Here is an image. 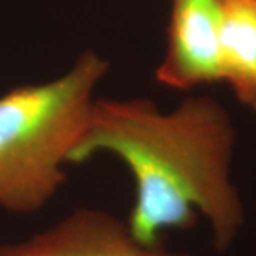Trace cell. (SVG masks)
I'll return each mask as SVG.
<instances>
[{"mask_svg":"<svg viewBox=\"0 0 256 256\" xmlns=\"http://www.w3.org/2000/svg\"><path fill=\"white\" fill-rule=\"evenodd\" d=\"M235 140L228 111L208 96L170 111L142 97L96 98L68 162L110 154L127 166L136 194L126 224L142 245L161 246L164 232L192 228L201 214L222 254L245 220L230 178Z\"/></svg>","mask_w":256,"mask_h":256,"instance_id":"6da1fadb","label":"cell"},{"mask_svg":"<svg viewBox=\"0 0 256 256\" xmlns=\"http://www.w3.org/2000/svg\"><path fill=\"white\" fill-rule=\"evenodd\" d=\"M110 63L86 50L62 76L0 96V206L33 214L67 180L64 166L86 131Z\"/></svg>","mask_w":256,"mask_h":256,"instance_id":"7a4b0ae2","label":"cell"},{"mask_svg":"<svg viewBox=\"0 0 256 256\" xmlns=\"http://www.w3.org/2000/svg\"><path fill=\"white\" fill-rule=\"evenodd\" d=\"M220 16L222 0H171L156 82L182 92L220 82Z\"/></svg>","mask_w":256,"mask_h":256,"instance_id":"3957f363","label":"cell"},{"mask_svg":"<svg viewBox=\"0 0 256 256\" xmlns=\"http://www.w3.org/2000/svg\"><path fill=\"white\" fill-rule=\"evenodd\" d=\"M0 256H194L138 242L126 220L96 208H78L44 230L0 244Z\"/></svg>","mask_w":256,"mask_h":256,"instance_id":"277c9868","label":"cell"},{"mask_svg":"<svg viewBox=\"0 0 256 256\" xmlns=\"http://www.w3.org/2000/svg\"><path fill=\"white\" fill-rule=\"evenodd\" d=\"M220 82L256 114V0H222Z\"/></svg>","mask_w":256,"mask_h":256,"instance_id":"5b68a950","label":"cell"}]
</instances>
